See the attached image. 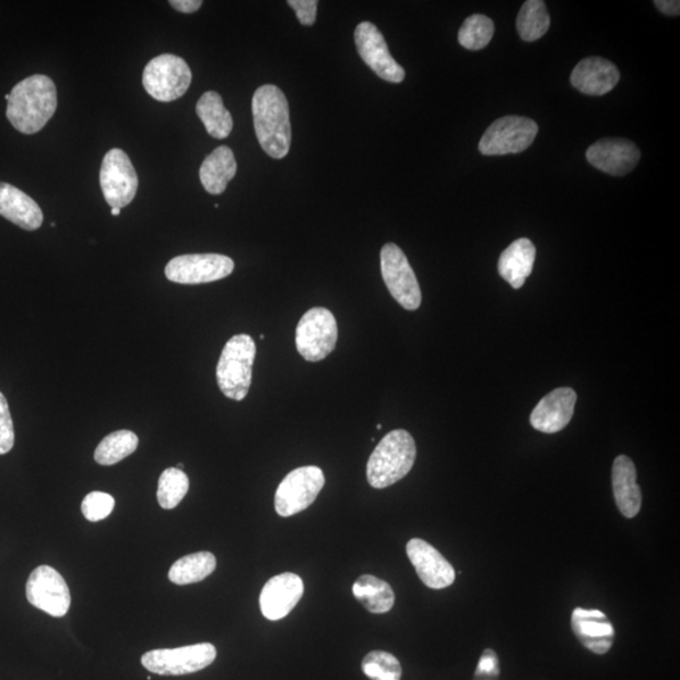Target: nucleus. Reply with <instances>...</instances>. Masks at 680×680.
<instances>
[{
    "label": "nucleus",
    "instance_id": "nucleus-35",
    "mask_svg": "<svg viewBox=\"0 0 680 680\" xmlns=\"http://www.w3.org/2000/svg\"><path fill=\"white\" fill-rule=\"evenodd\" d=\"M500 658L492 649H485L480 657L474 680H500Z\"/></svg>",
    "mask_w": 680,
    "mask_h": 680
},
{
    "label": "nucleus",
    "instance_id": "nucleus-27",
    "mask_svg": "<svg viewBox=\"0 0 680 680\" xmlns=\"http://www.w3.org/2000/svg\"><path fill=\"white\" fill-rule=\"evenodd\" d=\"M215 566H218V560L211 552L188 554L173 563L169 579L173 584L180 586L201 583L213 574Z\"/></svg>",
    "mask_w": 680,
    "mask_h": 680
},
{
    "label": "nucleus",
    "instance_id": "nucleus-36",
    "mask_svg": "<svg viewBox=\"0 0 680 680\" xmlns=\"http://www.w3.org/2000/svg\"><path fill=\"white\" fill-rule=\"evenodd\" d=\"M288 4L293 8L303 26H313L317 21V0H289Z\"/></svg>",
    "mask_w": 680,
    "mask_h": 680
},
{
    "label": "nucleus",
    "instance_id": "nucleus-18",
    "mask_svg": "<svg viewBox=\"0 0 680 680\" xmlns=\"http://www.w3.org/2000/svg\"><path fill=\"white\" fill-rule=\"evenodd\" d=\"M577 395L574 389H553L538 402L530 413V425L544 434L560 433L574 418Z\"/></svg>",
    "mask_w": 680,
    "mask_h": 680
},
{
    "label": "nucleus",
    "instance_id": "nucleus-33",
    "mask_svg": "<svg viewBox=\"0 0 680 680\" xmlns=\"http://www.w3.org/2000/svg\"><path fill=\"white\" fill-rule=\"evenodd\" d=\"M115 507V500L110 494L93 492L85 496L81 509L90 521H99L110 516Z\"/></svg>",
    "mask_w": 680,
    "mask_h": 680
},
{
    "label": "nucleus",
    "instance_id": "nucleus-16",
    "mask_svg": "<svg viewBox=\"0 0 680 680\" xmlns=\"http://www.w3.org/2000/svg\"><path fill=\"white\" fill-rule=\"evenodd\" d=\"M406 551L421 582L427 587L442 590L454 584L456 576L452 563L424 539H411Z\"/></svg>",
    "mask_w": 680,
    "mask_h": 680
},
{
    "label": "nucleus",
    "instance_id": "nucleus-32",
    "mask_svg": "<svg viewBox=\"0 0 680 680\" xmlns=\"http://www.w3.org/2000/svg\"><path fill=\"white\" fill-rule=\"evenodd\" d=\"M363 673L371 680H401L402 667L395 655L386 652H371L362 661Z\"/></svg>",
    "mask_w": 680,
    "mask_h": 680
},
{
    "label": "nucleus",
    "instance_id": "nucleus-11",
    "mask_svg": "<svg viewBox=\"0 0 680 680\" xmlns=\"http://www.w3.org/2000/svg\"><path fill=\"white\" fill-rule=\"evenodd\" d=\"M235 262L219 254H194L174 257L165 267L173 283L197 285L225 279L234 272Z\"/></svg>",
    "mask_w": 680,
    "mask_h": 680
},
{
    "label": "nucleus",
    "instance_id": "nucleus-26",
    "mask_svg": "<svg viewBox=\"0 0 680 680\" xmlns=\"http://www.w3.org/2000/svg\"><path fill=\"white\" fill-rule=\"evenodd\" d=\"M353 595L372 613H386L394 608L395 593L384 579L363 575L353 585Z\"/></svg>",
    "mask_w": 680,
    "mask_h": 680
},
{
    "label": "nucleus",
    "instance_id": "nucleus-13",
    "mask_svg": "<svg viewBox=\"0 0 680 680\" xmlns=\"http://www.w3.org/2000/svg\"><path fill=\"white\" fill-rule=\"evenodd\" d=\"M354 40L362 60L376 72L377 77L392 84H401L406 72L402 66L395 61L383 33L375 24L360 23L354 32Z\"/></svg>",
    "mask_w": 680,
    "mask_h": 680
},
{
    "label": "nucleus",
    "instance_id": "nucleus-15",
    "mask_svg": "<svg viewBox=\"0 0 680 680\" xmlns=\"http://www.w3.org/2000/svg\"><path fill=\"white\" fill-rule=\"evenodd\" d=\"M641 156V151L633 142L619 138L601 139L586 152L588 163L596 169L617 177L634 171Z\"/></svg>",
    "mask_w": 680,
    "mask_h": 680
},
{
    "label": "nucleus",
    "instance_id": "nucleus-2",
    "mask_svg": "<svg viewBox=\"0 0 680 680\" xmlns=\"http://www.w3.org/2000/svg\"><path fill=\"white\" fill-rule=\"evenodd\" d=\"M257 140L273 160H283L292 145V124L288 98L275 85H263L253 97Z\"/></svg>",
    "mask_w": 680,
    "mask_h": 680
},
{
    "label": "nucleus",
    "instance_id": "nucleus-12",
    "mask_svg": "<svg viewBox=\"0 0 680 680\" xmlns=\"http://www.w3.org/2000/svg\"><path fill=\"white\" fill-rule=\"evenodd\" d=\"M99 186L112 209L129 206L138 192V174L128 154L121 149H112L104 156L99 169Z\"/></svg>",
    "mask_w": 680,
    "mask_h": 680
},
{
    "label": "nucleus",
    "instance_id": "nucleus-1",
    "mask_svg": "<svg viewBox=\"0 0 680 680\" xmlns=\"http://www.w3.org/2000/svg\"><path fill=\"white\" fill-rule=\"evenodd\" d=\"M5 98L8 120L26 136L43 130L57 110L56 85L45 74H33L21 81Z\"/></svg>",
    "mask_w": 680,
    "mask_h": 680
},
{
    "label": "nucleus",
    "instance_id": "nucleus-4",
    "mask_svg": "<svg viewBox=\"0 0 680 680\" xmlns=\"http://www.w3.org/2000/svg\"><path fill=\"white\" fill-rule=\"evenodd\" d=\"M256 356L254 339L247 335L232 337L223 348L218 370V384L230 400L243 401L250 391Z\"/></svg>",
    "mask_w": 680,
    "mask_h": 680
},
{
    "label": "nucleus",
    "instance_id": "nucleus-23",
    "mask_svg": "<svg viewBox=\"0 0 680 680\" xmlns=\"http://www.w3.org/2000/svg\"><path fill=\"white\" fill-rule=\"evenodd\" d=\"M535 261L534 243L528 238H519L503 251L497 261V271L513 289H520L532 273Z\"/></svg>",
    "mask_w": 680,
    "mask_h": 680
},
{
    "label": "nucleus",
    "instance_id": "nucleus-21",
    "mask_svg": "<svg viewBox=\"0 0 680 680\" xmlns=\"http://www.w3.org/2000/svg\"><path fill=\"white\" fill-rule=\"evenodd\" d=\"M613 497L625 518H635L642 509V489L636 483V468L626 455H620L612 466Z\"/></svg>",
    "mask_w": 680,
    "mask_h": 680
},
{
    "label": "nucleus",
    "instance_id": "nucleus-19",
    "mask_svg": "<svg viewBox=\"0 0 680 680\" xmlns=\"http://www.w3.org/2000/svg\"><path fill=\"white\" fill-rule=\"evenodd\" d=\"M571 628L578 642L595 654H607L615 641V629L600 610L575 609L572 612Z\"/></svg>",
    "mask_w": 680,
    "mask_h": 680
},
{
    "label": "nucleus",
    "instance_id": "nucleus-41",
    "mask_svg": "<svg viewBox=\"0 0 680 680\" xmlns=\"http://www.w3.org/2000/svg\"><path fill=\"white\" fill-rule=\"evenodd\" d=\"M380 429H383V425H377V430H380Z\"/></svg>",
    "mask_w": 680,
    "mask_h": 680
},
{
    "label": "nucleus",
    "instance_id": "nucleus-20",
    "mask_svg": "<svg viewBox=\"0 0 680 680\" xmlns=\"http://www.w3.org/2000/svg\"><path fill=\"white\" fill-rule=\"evenodd\" d=\"M620 72L615 65L601 57H588L571 74V84L583 94L602 96L615 89Z\"/></svg>",
    "mask_w": 680,
    "mask_h": 680
},
{
    "label": "nucleus",
    "instance_id": "nucleus-34",
    "mask_svg": "<svg viewBox=\"0 0 680 680\" xmlns=\"http://www.w3.org/2000/svg\"><path fill=\"white\" fill-rule=\"evenodd\" d=\"M15 442L13 420L7 398L0 392V455L10 453Z\"/></svg>",
    "mask_w": 680,
    "mask_h": 680
},
{
    "label": "nucleus",
    "instance_id": "nucleus-31",
    "mask_svg": "<svg viewBox=\"0 0 680 680\" xmlns=\"http://www.w3.org/2000/svg\"><path fill=\"white\" fill-rule=\"evenodd\" d=\"M494 22L483 14H472L459 31V44L470 51L485 48L494 36Z\"/></svg>",
    "mask_w": 680,
    "mask_h": 680
},
{
    "label": "nucleus",
    "instance_id": "nucleus-6",
    "mask_svg": "<svg viewBox=\"0 0 680 680\" xmlns=\"http://www.w3.org/2000/svg\"><path fill=\"white\" fill-rule=\"evenodd\" d=\"M338 325L333 313L313 308L303 315L296 328V350L305 361L320 362L335 351Z\"/></svg>",
    "mask_w": 680,
    "mask_h": 680
},
{
    "label": "nucleus",
    "instance_id": "nucleus-3",
    "mask_svg": "<svg viewBox=\"0 0 680 680\" xmlns=\"http://www.w3.org/2000/svg\"><path fill=\"white\" fill-rule=\"evenodd\" d=\"M417 443L406 430L388 433L372 453L367 464L371 486L385 489L409 474L417 460Z\"/></svg>",
    "mask_w": 680,
    "mask_h": 680
},
{
    "label": "nucleus",
    "instance_id": "nucleus-5",
    "mask_svg": "<svg viewBox=\"0 0 680 680\" xmlns=\"http://www.w3.org/2000/svg\"><path fill=\"white\" fill-rule=\"evenodd\" d=\"M192 82V71L184 58L161 55L145 66L143 85L149 95L161 103L184 96Z\"/></svg>",
    "mask_w": 680,
    "mask_h": 680
},
{
    "label": "nucleus",
    "instance_id": "nucleus-30",
    "mask_svg": "<svg viewBox=\"0 0 680 680\" xmlns=\"http://www.w3.org/2000/svg\"><path fill=\"white\" fill-rule=\"evenodd\" d=\"M189 491V479L184 470L169 468L162 472L157 485V502L164 509H174Z\"/></svg>",
    "mask_w": 680,
    "mask_h": 680
},
{
    "label": "nucleus",
    "instance_id": "nucleus-25",
    "mask_svg": "<svg viewBox=\"0 0 680 680\" xmlns=\"http://www.w3.org/2000/svg\"><path fill=\"white\" fill-rule=\"evenodd\" d=\"M196 110L207 132L212 138L225 139L230 137L232 129H234V119H232L231 113L223 105L220 94L214 93V91L204 93L198 99Z\"/></svg>",
    "mask_w": 680,
    "mask_h": 680
},
{
    "label": "nucleus",
    "instance_id": "nucleus-28",
    "mask_svg": "<svg viewBox=\"0 0 680 680\" xmlns=\"http://www.w3.org/2000/svg\"><path fill=\"white\" fill-rule=\"evenodd\" d=\"M139 445L138 436L129 430L115 431L98 444L94 458L99 466L110 467L127 459L136 453Z\"/></svg>",
    "mask_w": 680,
    "mask_h": 680
},
{
    "label": "nucleus",
    "instance_id": "nucleus-38",
    "mask_svg": "<svg viewBox=\"0 0 680 680\" xmlns=\"http://www.w3.org/2000/svg\"><path fill=\"white\" fill-rule=\"evenodd\" d=\"M654 4L661 13H665L666 15H679L680 3L678 2V0H657V2H654Z\"/></svg>",
    "mask_w": 680,
    "mask_h": 680
},
{
    "label": "nucleus",
    "instance_id": "nucleus-29",
    "mask_svg": "<svg viewBox=\"0 0 680 680\" xmlns=\"http://www.w3.org/2000/svg\"><path fill=\"white\" fill-rule=\"evenodd\" d=\"M550 26L551 16L542 0H528L521 5L517 19V31L526 43L542 38Z\"/></svg>",
    "mask_w": 680,
    "mask_h": 680
},
{
    "label": "nucleus",
    "instance_id": "nucleus-22",
    "mask_svg": "<svg viewBox=\"0 0 680 680\" xmlns=\"http://www.w3.org/2000/svg\"><path fill=\"white\" fill-rule=\"evenodd\" d=\"M0 215L26 231H36L44 223V212L21 189L0 181Z\"/></svg>",
    "mask_w": 680,
    "mask_h": 680
},
{
    "label": "nucleus",
    "instance_id": "nucleus-39",
    "mask_svg": "<svg viewBox=\"0 0 680 680\" xmlns=\"http://www.w3.org/2000/svg\"><path fill=\"white\" fill-rule=\"evenodd\" d=\"M120 212H121V210H119V209H112V214L113 215H119Z\"/></svg>",
    "mask_w": 680,
    "mask_h": 680
},
{
    "label": "nucleus",
    "instance_id": "nucleus-7",
    "mask_svg": "<svg viewBox=\"0 0 680 680\" xmlns=\"http://www.w3.org/2000/svg\"><path fill=\"white\" fill-rule=\"evenodd\" d=\"M218 649L210 643L184 646L177 649H156L142 657L143 667L157 676H185L210 667Z\"/></svg>",
    "mask_w": 680,
    "mask_h": 680
},
{
    "label": "nucleus",
    "instance_id": "nucleus-40",
    "mask_svg": "<svg viewBox=\"0 0 680 680\" xmlns=\"http://www.w3.org/2000/svg\"><path fill=\"white\" fill-rule=\"evenodd\" d=\"M177 469H179V470L184 469V464H179V466L177 467Z\"/></svg>",
    "mask_w": 680,
    "mask_h": 680
},
{
    "label": "nucleus",
    "instance_id": "nucleus-37",
    "mask_svg": "<svg viewBox=\"0 0 680 680\" xmlns=\"http://www.w3.org/2000/svg\"><path fill=\"white\" fill-rule=\"evenodd\" d=\"M169 4L180 13L190 14L197 12L203 2L201 0H171Z\"/></svg>",
    "mask_w": 680,
    "mask_h": 680
},
{
    "label": "nucleus",
    "instance_id": "nucleus-8",
    "mask_svg": "<svg viewBox=\"0 0 680 680\" xmlns=\"http://www.w3.org/2000/svg\"><path fill=\"white\" fill-rule=\"evenodd\" d=\"M537 134L535 120L524 116H504L484 132L479 151L489 156L521 153L532 145Z\"/></svg>",
    "mask_w": 680,
    "mask_h": 680
},
{
    "label": "nucleus",
    "instance_id": "nucleus-17",
    "mask_svg": "<svg viewBox=\"0 0 680 680\" xmlns=\"http://www.w3.org/2000/svg\"><path fill=\"white\" fill-rule=\"evenodd\" d=\"M304 584L301 576L285 572L269 579L260 595L262 615L271 621L284 619L301 601Z\"/></svg>",
    "mask_w": 680,
    "mask_h": 680
},
{
    "label": "nucleus",
    "instance_id": "nucleus-14",
    "mask_svg": "<svg viewBox=\"0 0 680 680\" xmlns=\"http://www.w3.org/2000/svg\"><path fill=\"white\" fill-rule=\"evenodd\" d=\"M26 593L30 603L48 615L62 618L69 612L70 588L63 577L52 567L39 566L33 571Z\"/></svg>",
    "mask_w": 680,
    "mask_h": 680
},
{
    "label": "nucleus",
    "instance_id": "nucleus-10",
    "mask_svg": "<svg viewBox=\"0 0 680 680\" xmlns=\"http://www.w3.org/2000/svg\"><path fill=\"white\" fill-rule=\"evenodd\" d=\"M326 484L318 467H302L289 472L275 494V509L281 517H292L309 508Z\"/></svg>",
    "mask_w": 680,
    "mask_h": 680
},
{
    "label": "nucleus",
    "instance_id": "nucleus-24",
    "mask_svg": "<svg viewBox=\"0 0 680 680\" xmlns=\"http://www.w3.org/2000/svg\"><path fill=\"white\" fill-rule=\"evenodd\" d=\"M237 172V163L234 152L226 145L219 146L206 157L199 169L201 184L213 196L225 192L228 181L234 179Z\"/></svg>",
    "mask_w": 680,
    "mask_h": 680
},
{
    "label": "nucleus",
    "instance_id": "nucleus-9",
    "mask_svg": "<svg viewBox=\"0 0 680 680\" xmlns=\"http://www.w3.org/2000/svg\"><path fill=\"white\" fill-rule=\"evenodd\" d=\"M380 271L395 301L406 310H418L422 302L420 284L400 247L395 244L383 247Z\"/></svg>",
    "mask_w": 680,
    "mask_h": 680
}]
</instances>
